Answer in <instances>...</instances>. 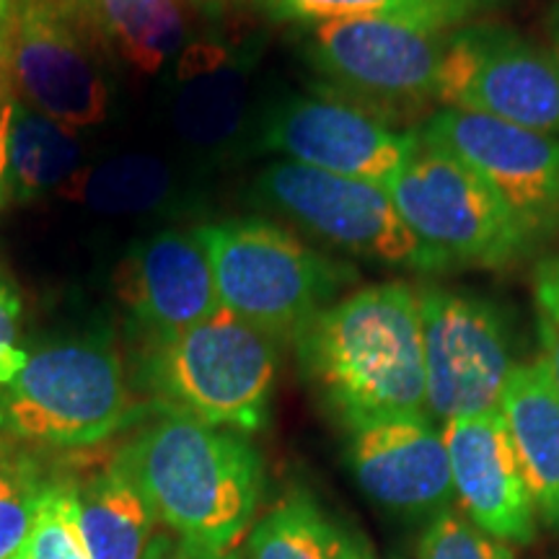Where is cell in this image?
Instances as JSON below:
<instances>
[{
  "label": "cell",
  "mask_w": 559,
  "mask_h": 559,
  "mask_svg": "<svg viewBox=\"0 0 559 559\" xmlns=\"http://www.w3.org/2000/svg\"><path fill=\"white\" fill-rule=\"evenodd\" d=\"M500 415L506 417L536 515L559 531V389L542 355L513 368Z\"/></svg>",
  "instance_id": "18"
},
{
  "label": "cell",
  "mask_w": 559,
  "mask_h": 559,
  "mask_svg": "<svg viewBox=\"0 0 559 559\" xmlns=\"http://www.w3.org/2000/svg\"><path fill=\"white\" fill-rule=\"evenodd\" d=\"M109 60L158 73L190 45L185 0H66Z\"/></svg>",
  "instance_id": "19"
},
{
  "label": "cell",
  "mask_w": 559,
  "mask_h": 559,
  "mask_svg": "<svg viewBox=\"0 0 559 559\" xmlns=\"http://www.w3.org/2000/svg\"><path fill=\"white\" fill-rule=\"evenodd\" d=\"M24 559H91L81 534L75 487L47 481Z\"/></svg>",
  "instance_id": "26"
},
{
  "label": "cell",
  "mask_w": 559,
  "mask_h": 559,
  "mask_svg": "<svg viewBox=\"0 0 559 559\" xmlns=\"http://www.w3.org/2000/svg\"><path fill=\"white\" fill-rule=\"evenodd\" d=\"M70 130L21 99L11 102L9 164L13 200H39L60 192L83 169V148Z\"/></svg>",
  "instance_id": "21"
},
{
  "label": "cell",
  "mask_w": 559,
  "mask_h": 559,
  "mask_svg": "<svg viewBox=\"0 0 559 559\" xmlns=\"http://www.w3.org/2000/svg\"><path fill=\"white\" fill-rule=\"evenodd\" d=\"M247 559H368V555L309 492H288L251 526Z\"/></svg>",
  "instance_id": "22"
},
{
  "label": "cell",
  "mask_w": 559,
  "mask_h": 559,
  "mask_svg": "<svg viewBox=\"0 0 559 559\" xmlns=\"http://www.w3.org/2000/svg\"><path fill=\"white\" fill-rule=\"evenodd\" d=\"M417 559H515L510 544L495 539L461 510H440L425 528Z\"/></svg>",
  "instance_id": "27"
},
{
  "label": "cell",
  "mask_w": 559,
  "mask_h": 559,
  "mask_svg": "<svg viewBox=\"0 0 559 559\" xmlns=\"http://www.w3.org/2000/svg\"><path fill=\"white\" fill-rule=\"evenodd\" d=\"M417 135L485 179L539 243L557 234L559 138L449 107L432 109Z\"/></svg>",
  "instance_id": "13"
},
{
  "label": "cell",
  "mask_w": 559,
  "mask_h": 559,
  "mask_svg": "<svg viewBox=\"0 0 559 559\" xmlns=\"http://www.w3.org/2000/svg\"><path fill=\"white\" fill-rule=\"evenodd\" d=\"M251 202L360 260L417 275L449 272V264L412 234L381 185L272 160L257 174Z\"/></svg>",
  "instance_id": "7"
},
{
  "label": "cell",
  "mask_w": 559,
  "mask_h": 559,
  "mask_svg": "<svg viewBox=\"0 0 559 559\" xmlns=\"http://www.w3.org/2000/svg\"><path fill=\"white\" fill-rule=\"evenodd\" d=\"M386 190L412 234L449 270L515 267L539 243L485 179L423 140Z\"/></svg>",
  "instance_id": "6"
},
{
  "label": "cell",
  "mask_w": 559,
  "mask_h": 559,
  "mask_svg": "<svg viewBox=\"0 0 559 559\" xmlns=\"http://www.w3.org/2000/svg\"><path fill=\"white\" fill-rule=\"evenodd\" d=\"M11 102H13L11 66H9V52H5L3 32H0V115L11 107Z\"/></svg>",
  "instance_id": "32"
},
{
  "label": "cell",
  "mask_w": 559,
  "mask_h": 559,
  "mask_svg": "<svg viewBox=\"0 0 559 559\" xmlns=\"http://www.w3.org/2000/svg\"><path fill=\"white\" fill-rule=\"evenodd\" d=\"M174 62V130L202 153H226L249 122V60L223 41L192 39Z\"/></svg>",
  "instance_id": "17"
},
{
  "label": "cell",
  "mask_w": 559,
  "mask_h": 559,
  "mask_svg": "<svg viewBox=\"0 0 559 559\" xmlns=\"http://www.w3.org/2000/svg\"><path fill=\"white\" fill-rule=\"evenodd\" d=\"M547 34H549V50L555 52V58L559 62V0L549 9L547 16Z\"/></svg>",
  "instance_id": "34"
},
{
  "label": "cell",
  "mask_w": 559,
  "mask_h": 559,
  "mask_svg": "<svg viewBox=\"0 0 559 559\" xmlns=\"http://www.w3.org/2000/svg\"><path fill=\"white\" fill-rule=\"evenodd\" d=\"M117 290L132 319L158 342L221 311L213 267L194 230H160L135 243L117 272Z\"/></svg>",
  "instance_id": "16"
},
{
  "label": "cell",
  "mask_w": 559,
  "mask_h": 559,
  "mask_svg": "<svg viewBox=\"0 0 559 559\" xmlns=\"http://www.w3.org/2000/svg\"><path fill=\"white\" fill-rule=\"evenodd\" d=\"M270 19L285 24L313 26L324 21L389 16L428 21V24L456 29L498 0H257Z\"/></svg>",
  "instance_id": "24"
},
{
  "label": "cell",
  "mask_w": 559,
  "mask_h": 559,
  "mask_svg": "<svg viewBox=\"0 0 559 559\" xmlns=\"http://www.w3.org/2000/svg\"><path fill=\"white\" fill-rule=\"evenodd\" d=\"M130 417L122 360L102 337L41 345L26 353L0 386V430L29 443L94 445L124 428Z\"/></svg>",
  "instance_id": "4"
},
{
  "label": "cell",
  "mask_w": 559,
  "mask_h": 559,
  "mask_svg": "<svg viewBox=\"0 0 559 559\" xmlns=\"http://www.w3.org/2000/svg\"><path fill=\"white\" fill-rule=\"evenodd\" d=\"M151 370L166 407L247 436L267 423L277 345L221 309L179 337L158 342Z\"/></svg>",
  "instance_id": "8"
},
{
  "label": "cell",
  "mask_w": 559,
  "mask_h": 559,
  "mask_svg": "<svg viewBox=\"0 0 559 559\" xmlns=\"http://www.w3.org/2000/svg\"><path fill=\"white\" fill-rule=\"evenodd\" d=\"M347 456L362 492L383 508L417 515L451 506L449 451L428 415L386 417L349 430Z\"/></svg>",
  "instance_id": "14"
},
{
  "label": "cell",
  "mask_w": 559,
  "mask_h": 559,
  "mask_svg": "<svg viewBox=\"0 0 559 559\" xmlns=\"http://www.w3.org/2000/svg\"><path fill=\"white\" fill-rule=\"evenodd\" d=\"M21 311H24V304H21L19 290L0 272V386L16 373L26 355V349L19 347Z\"/></svg>",
  "instance_id": "29"
},
{
  "label": "cell",
  "mask_w": 559,
  "mask_h": 559,
  "mask_svg": "<svg viewBox=\"0 0 559 559\" xmlns=\"http://www.w3.org/2000/svg\"><path fill=\"white\" fill-rule=\"evenodd\" d=\"M213 267L221 309L275 345H296L326 306L353 288L358 270L326 257L267 218H228L194 228Z\"/></svg>",
  "instance_id": "3"
},
{
  "label": "cell",
  "mask_w": 559,
  "mask_h": 559,
  "mask_svg": "<svg viewBox=\"0 0 559 559\" xmlns=\"http://www.w3.org/2000/svg\"><path fill=\"white\" fill-rule=\"evenodd\" d=\"M75 502L91 559H145L160 521L120 464L75 487Z\"/></svg>",
  "instance_id": "20"
},
{
  "label": "cell",
  "mask_w": 559,
  "mask_h": 559,
  "mask_svg": "<svg viewBox=\"0 0 559 559\" xmlns=\"http://www.w3.org/2000/svg\"><path fill=\"white\" fill-rule=\"evenodd\" d=\"M3 39L21 102L70 130L107 120L109 58L66 0H24Z\"/></svg>",
  "instance_id": "12"
},
{
  "label": "cell",
  "mask_w": 559,
  "mask_h": 559,
  "mask_svg": "<svg viewBox=\"0 0 559 559\" xmlns=\"http://www.w3.org/2000/svg\"><path fill=\"white\" fill-rule=\"evenodd\" d=\"M117 464L179 539L230 551L254 523L264 469L241 432L166 407V415L140 432Z\"/></svg>",
  "instance_id": "2"
},
{
  "label": "cell",
  "mask_w": 559,
  "mask_h": 559,
  "mask_svg": "<svg viewBox=\"0 0 559 559\" xmlns=\"http://www.w3.org/2000/svg\"><path fill=\"white\" fill-rule=\"evenodd\" d=\"M145 559H239L234 551H215L198 547V544H190L185 539H171V536L158 534L153 547L148 549Z\"/></svg>",
  "instance_id": "30"
},
{
  "label": "cell",
  "mask_w": 559,
  "mask_h": 559,
  "mask_svg": "<svg viewBox=\"0 0 559 559\" xmlns=\"http://www.w3.org/2000/svg\"><path fill=\"white\" fill-rule=\"evenodd\" d=\"M177 190L164 160L148 153H124L83 166L58 192L102 215H145L166 207Z\"/></svg>",
  "instance_id": "23"
},
{
  "label": "cell",
  "mask_w": 559,
  "mask_h": 559,
  "mask_svg": "<svg viewBox=\"0 0 559 559\" xmlns=\"http://www.w3.org/2000/svg\"><path fill=\"white\" fill-rule=\"evenodd\" d=\"M451 32L412 19H337L304 26V55L326 88L404 128L438 104Z\"/></svg>",
  "instance_id": "5"
},
{
  "label": "cell",
  "mask_w": 559,
  "mask_h": 559,
  "mask_svg": "<svg viewBox=\"0 0 559 559\" xmlns=\"http://www.w3.org/2000/svg\"><path fill=\"white\" fill-rule=\"evenodd\" d=\"M9 132H11V107L0 115V210L13 202L11 164H9Z\"/></svg>",
  "instance_id": "31"
},
{
  "label": "cell",
  "mask_w": 559,
  "mask_h": 559,
  "mask_svg": "<svg viewBox=\"0 0 559 559\" xmlns=\"http://www.w3.org/2000/svg\"><path fill=\"white\" fill-rule=\"evenodd\" d=\"M21 3H24V0H0V32L9 26V21L13 19V13L19 11Z\"/></svg>",
  "instance_id": "35"
},
{
  "label": "cell",
  "mask_w": 559,
  "mask_h": 559,
  "mask_svg": "<svg viewBox=\"0 0 559 559\" xmlns=\"http://www.w3.org/2000/svg\"><path fill=\"white\" fill-rule=\"evenodd\" d=\"M531 288H534V309L542 340V358L547 362L551 381H555L559 389V251L536 262Z\"/></svg>",
  "instance_id": "28"
},
{
  "label": "cell",
  "mask_w": 559,
  "mask_h": 559,
  "mask_svg": "<svg viewBox=\"0 0 559 559\" xmlns=\"http://www.w3.org/2000/svg\"><path fill=\"white\" fill-rule=\"evenodd\" d=\"M321 402L347 430L376 419L428 415L417 285H366L326 306L296 340Z\"/></svg>",
  "instance_id": "1"
},
{
  "label": "cell",
  "mask_w": 559,
  "mask_h": 559,
  "mask_svg": "<svg viewBox=\"0 0 559 559\" xmlns=\"http://www.w3.org/2000/svg\"><path fill=\"white\" fill-rule=\"evenodd\" d=\"M438 107L474 111L559 138V62L549 47L495 21L451 32Z\"/></svg>",
  "instance_id": "10"
},
{
  "label": "cell",
  "mask_w": 559,
  "mask_h": 559,
  "mask_svg": "<svg viewBox=\"0 0 559 559\" xmlns=\"http://www.w3.org/2000/svg\"><path fill=\"white\" fill-rule=\"evenodd\" d=\"M260 148L283 160L389 187L419 148L417 128H396L324 83L264 111Z\"/></svg>",
  "instance_id": "11"
},
{
  "label": "cell",
  "mask_w": 559,
  "mask_h": 559,
  "mask_svg": "<svg viewBox=\"0 0 559 559\" xmlns=\"http://www.w3.org/2000/svg\"><path fill=\"white\" fill-rule=\"evenodd\" d=\"M461 513L506 544L536 539V508L500 412L443 423Z\"/></svg>",
  "instance_id": "15"
},
{
  "label": "cell",
  "mask_w": 559,
  "mask_h": 559,
  "mask_svg": "<svg viewBox=\"0 0 559 559\" xmlns=\"http://www.w3.org/2000/svg\"><path fill=\"white\" fill-rule=\"evenodd\" d=\"M45 487L29 464L0 453V559H24Z\"/></svg>",
  "instance_id": "25"
},
{
  "label": "cell",
  "mask_w": 559,
  "mask_h": 559,
  "mask_svg": "<svg viewBox=\"0 0 559 559\" xmlns=\"http://www.w3.org/2000/svg\"><path fill=\"white\" fill-rule=\"evenodd\" d=\"M417 306L430 415L449 423L500 412L502 391L519 366L506 311L445 285H419Z\"/></svg>",
  "instance_id": "9"
},
{
  "label": "cell",
  "mask_w": 559,
  "mask_h": 559,
  "mask_svg": "<svg viewBox=\"0 0 559 559\" xmlns=\"http://www.w3.org/2000/svg\"><path fill=\"white\" fill-rule=\"evenodd\" d=\"M185 3L198 13H202L205 19L218 21V19L226 16V13L234 11L236 5L241 3V0H185Z\"/></svg>",
  "instance_id": "33"
}]
</instances>
